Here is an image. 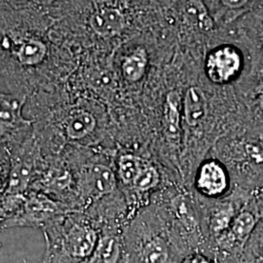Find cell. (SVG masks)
Instances as JSON below:
<instances>
[{
    "mask_svg": "<svg viewBox=\"0 0 263 263\" xmlns=\"http://www.w3.org/2000/svg\"><path fill=\"white\" fill-rule=\"evenodd\" d=\"M54 23L43 11H0L4 57L0 76L10 93L28 98L71 76L76 57L52 34Z\"/></svg>",
    "mask_w": 263,
    "mask_h": 263,
    "instance_id": "1",
    "label": "cell"
},
{
    "mask_svg": "<svg viewBox=\"0 0 263 263\" xmlns=\"http://www.w3.org/2000/svg\"><path fill=\"white\" fill-rule=\"evenodd\" d=\"M45 254L42 263H83L94 253L100 234L81 212L64 214L43 229Z\"/></svg>",
    "mask_w": 263,
    "mask_h": 263,
    "instance_id": "2",
    "label": "cell"
},
{
    "mask_svg": "<svg viewBox=\"0 0 263 263\" xmlns=\"http://www.w3.org/2000/svg\"><path fill=\"white\" fill-rule=\"evenodd\" d=\"M73 170L77 189V212L111 195L117 187V176L109 165L100 161L79 163L66 151L61 152Z\"/></svg>",
    "mask_w": 263,
    "mask_h": 263,
    "instance_id": "3",
    "label": "cell"
},
{
    "mask_svg": "<svg viewBox=\"0 0 263 263\" xmlns=\"http://www.w3.org/2000/svg\"><path fill=\"white\" fill-rule=\"evenodd\" d=\"M30 190L40 191L71 212H77V189L73 170L66 157L44 156V162Z\"/></svg>",
    "mask_w": 263,
    "mask_h": 263,
    "instance_id": "4",
    "label": "cell"
},
{
    "mask_svg": "<svg viewBox=\"0 0 263 263\" xmlns=\"http://www.w3.org/2000/svg\"><path fill=\"white\" fill-rule=\"evenodd\" d=\"M8 151L11 169L8 186L3 196L25 197L30 191L42 168L44 155L34 135Z\"/></svg>",
    "mask_w": 263,
    "mask_h": 263,
    "instance_id": "5",
    "label": "cell"
},
{
    "mask_svg": "<svg viewBox=\"0 0 263 263\" xmlns=\"http://www.w3.org/2000/svg\"><path fill=\"white\" fill-rule=\"evenodd\" d=\"M28 98L0 91V144L8 149L33 135V122L24 116Z\"/></svg>",
    "mask_w": 263,
    "mask_h": 263,
    "instance_id": "6",
    "label": "cell"
},
{
    "mask_svg": "<svg viewBox=\"0 0 263 263\" xmlns=\"http://www.w3.org/2000/svg\"><path fill=\"white\" fill-rule=\"evenodd\" d=\"M68 212L71 211L46 194L40 191L30 190L19 211L2 223V229L12 227L43 229L57 217Z\"/></svg>",
    "mask_w": 263,
    "mask_h": 263,
    "instance_id": "7",
    "label": "cell"
},
{
    "mask_svg": "<svg viewBox=\"0 0 263 263\" xmlns=\"http://www.w3.org/2000/svg\"><path fill=\"white\" fill-rule=\"evenodd\" d=\"M242 67V57L230 45L216 48L206 60V73L211 81L216 84H226L239 74Z\"/></svg>",
    "mask_w": 263,
    "mask_h": 263,
    "instance_id": "8",
    "label": "cell"
},
{
    "mask_svg": "<svg viewBox=\"0 0 263 263\" xmlns=\"http://www.w3.org/2000/svg\"><path fill=\"white\" fill-rule=\"evenodd\" d=\"M197 188L206 196L217 197L228 187V177L223 166L216 161H207L199 169Z\"/></svg>",
    "mask_w": 263,
    "mask_h": 263,
    "instance_id": "9",
    "label": "cell"
},
{
    "mask_svg": "<svg viewBox=\"0 0 263 263\" xmlns=\"http://www.w3.org/2000/svg\"><path fill=\"white\" fill-rule=\"evenodd\" d=\"M208 113V102L199 87H190L183 99V114L190 127H196L204 121Z\"/></svg>",
    "mask_w": 263,
    "mask_h": 263,
    "instance_id": "10",
    "label": "cell"
},
{
    "mask_svg": "<svg viewBox=\"0 0 263 263\" xmlns=\"http://www.w3.org/2000/svg\"><path fill=\"white\" fill-rule=\"evenodd\" d=\"M148 66V56L143 48H136L123 57L120 73L128 83H137L144 76Z\"/></svg>",
    "mask_w": 263,
    "mask_h": 263,
    "instance_id": "11",
    "label": "cell"
},
{
    "mask_svg": "<svg viewBox=\"0 0 263 263\" xmlns=\"http://www.w3.org/2000/svg\"><path fill=\"white\" fill-rule=\"evenodd\" d=\"M183 17L198 30L210 31L214 28V22L203 0H187L183 6Z\"/></svg>",
    "mask_w": 263,
    "mask_h": 263,
    "instance_id": "12",
    "label": "cell"
},
{
    "mask_svg": "<svg viewBox=\"0 0 263 263\" xmlns=\"http://www.w3.org/2000/svg\"><path fill=\"white\" fill-rule=\"evenodd\" d=\"M180 97L177 91L170 92L165 104V131L170 141H179L180 136Z\"/></svg>",
    "mask_w": 263,
    "mask_h": 263,
    "instance_id": "13",
    "label": "cell"
},
{
    "mask_svg": "<svg viewBox=\"0 0 263 263\" xmlns=\"http://www.w3.org/2000/svg\"><path fill=\"white\" fill-rule=\"evenodd\" d=\"M138 256L141 263H169L171 252L163 238L153 237L141 246Z\"/></svg>",
    "mask_w": 263,
    "mask_h": 263,
    "instance_id": "14",
    "label": "cell"
},
{
    "mask_svg": "<svg viewBox=\"0 0 263 263\" xmlns=\"http://www.w3.org/2000/svg\"><path fill=\"white\" fill-rule=\"evenodd\" d=\"M256 221V217L251 212L240 213L229 228L227 241L231 244L244 245L254 231Z\"/></svg>",
    "mask_w": 263,
    "mask_h": 263,
    "instance_id": "15",
    "label": "cell"
},
{
    "mask_svg": "<svg viewBox=\"0 0 263 263\" xmlns=\"http://www.w3.org/2000/svg\"><path fill=\"white\" fill-rule=\"evenodd\" d=\"M146 164L144 160L134 154H122L117 161V179L125 185H131L141 168Z\"/></svg>",
    "mask_w": 263,
    "mask_h": 263,
    "instance_id": "16",
    "label": "cell"
},
{
    "mask_svg": "<svg viewBox=\"0 0 263 263\" xmlns=\"http://www.w3.org/2000/svg\"><path fill=\"white\" fill-rule=\"evenodd\" d=\"M64 0H0V11L7 12H22L29 10H37L50 12Z\"/></svg>",
    "mask_w": 263,
    "mask_h": 263,
    "instance_id": "17",
    "label": "cell"
},
{
    "mask_svg": "<svg viewBox=\"0 0 263 263\" xmlns=\"http://www.w3.org/2000/svg\"><path fill=\"white\" fill-rule=\"evenodd\" d=\"M235 208L230 203H220L212 212L210 226L215 234H221L229 230L235 218Z\"/></svg>",
    "mask_w": 263,
    "mask_h": 263,
    "instance_id": "18",
    "label": "cell"
},
{
    "mask_svg": "<svg viewBox=\"0 0 263 263\" xmlns=\"http://www.w3.org/2000/svg\"><path fill=\"white\" fill-rule=\"evenodd\" d=\"M159 182V174L157 170L147 163L141 168L132 186L139 191H148L157 186Z\"/></svg>",
    "mask_w": 263,
    "mask_h": 263,
    "instance_id": "19",
    "label": "cell"
},
{
    "mask_svg": "<svg viewBox=\"0 0 263 263\" xmlns=\"http://www.w3.org/2000/svg\"><path fill=\"white\" fill-rule=\"evenodd\" d=\"M244 152L246 160L252 169L256 172L263 171V146L260 143L256 141L246 143Z\"/></svg>",
    "mask_w": 263,
    "mask_h": 263,
    "instance_id": "20",
    "label": "cell"
},
{
    "mask_svg": "<svg viewBox=\"0 0 263 263\" xmlns=\"http://www.w3.org/2000/svg\"><path fill=\"white\" fill-rule=\"evenodd\" d=\"M11 159L8 148L0 144V200L3 197L9 180Z\"/></svg>",
    "mask_w": 263,
    "mask_h": 263,
    "instance_id": "21",
    "label": "cell"
},
{
    "mask_svg": "<svg viewBox=\"0 0 263 263\" xmlns=\"http://www.w3.org/2000/svg\"><path fill=\"white\" fill-rule=\"evenodd\" d=\"M180 263H213V261L204 254H193L183 258Z\"/></svg>",
    "mask_w": 263,
    "mask_h": 263,
    "instance_id": "22",
    "label": "cell"
},
{
    "mask_svg": "<svg viewBox=\"0 0 263 263\" xmlns=\"http://www.w3.org/2000/svg\"><path fill=\"white\" fill-rule=\"evenodd\" d=\"M221 3L229 9H240L246 6L249 0H220Z\"/></svg>",
    "mask_w": 263,
    "mask_h": 263,
    "instance_id": "23",
    "label": "cell"
},
{
    "mask_svg": "<svg viewBox=\"0 0 263 263\" xmlns=\"http://www.w3.org/2000/svg\"><path fill=\"white\" fill-rule=\"evenodd\" d=\"M3 62H4V57H3V51H2V43H1V34H0V74L3 69Z\"/></svg>",
    "mask_w": 263,
    "mask_h": 263,
    "instance_id": "24",
    "label": "cell"
},
{
    "mask_svg": "<svg viewBox=\"0 0 263 263\" xmlns=\"http://www.w3.org/2000/svg\"><path fill=\"white\" fill-rule=\"evenodd\" d=\"M260 107H261V109L263 110V94L261 97H260Z\"/></svg>",
    "mask_w": 263,
    "mask_h": 263,
    "instance_id": "25",
    "label": "cell"
},
{
    "mask_svg": "<svg viewBox=\"0 0 263 263\" xmlns=\"http://www.w3.org/2000/svg\"><path fill=\"white\" fill-rule=\"evenodd\" d=\"M0 230H2V228H1V221H0Z\"/></svg>",
    "mask_w": 263,
    "mask_h": 263,
    "instance_id": "26",
    "label": "cell"
}]
</instances>
